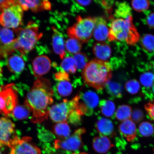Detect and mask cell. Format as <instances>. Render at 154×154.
<instances>
[{"label":"cell","mask_w":154,"mask_h":154,"mask_svg":"<svg viewBox=\"0 0 154 154\" xmlns=\"http://www.w3.org/2000/svg\"><path fill=\"white\" fill-rule=\"evenodd\" d=\"M54 94L51 82L47 79L38 78L35 82L25 101L32 112V123H42L47 120L50 106L53 103Z\"/></svg>","instance_id":"obj_1"},{"label":"cell","mask_w":154,"mask_h":154,"mask_svg":"<svg viewBox=\"0 0 154 154\" xmlns=\"http://www.w3.org/2000/svg\"><path fill=\"white\" fill-rule=\"evenodd\" d=\"M83 79L86 84L98 90L105 87L112 78V69L108 61L94 59L83 70Z\"/></svg>","instance_id":"obj_2"},{"label":"cell","mask_w":154,"mask_h":154,"mask_svg":"<svg viewBox=\"0 0 154 154\" xmlns=\"http://www.w3.org/2000/svg\"><path fill=\"white\" fill-rule=\"evenodd\" d=\"M140 36L133 23L132 15L126 18L114 19L109 29L108 40L125 42L130 45L135 44L140 40Z\"/></svg>","instance_id":"obj_3"},{"label":"cell","mask_w":154,"mask_h":154,"mask_svg":"<svg viewBox=\"0 0 154 154\" xmlns=\"http://www.w3.org/2000/svg\"><path fill=\"white\" fill-rule=\"evenodd\" d=\"M17 36L15 43L17 50L22 55H26L34 49L43 36L38 31V25L30 21L24 28L13 29Z\"/></svg>","instance_id":"obj_4"},{"label":"cell","mask_w":154,"mask_h":154,"mask_svg":"<svg viewBox=\"0 0 154 154\" xmlns=\"http://www.w3.org/2000/svg\"><path fill=\"white\" fill-rule=\"evenodd\" d=\"M95 24V18L77 17L75 23L67 30L70 38H76L82 43H87L93 35Z\"/></svg>","instance_id":"obj_5"},{"label":"cell","mask_w":154,"mask_h":154,"mask_svg":"<svg viewBox=\"0 0 154 154\" xmlns=\"http://www.w3.org/2000/svg\"><path fill=\"white\" fill-rule=\"evenodd\" d=\"M79 99V95H77L70 100L64 99L52 106L49 112L50 118L55 122H67L71 112L77 109Z\"/></svg>","instance_id":"obj_6"},{"label":"cell","mask_w":154,"mask_h":154,"mask_svg":"<svg viewBox=\"0 0 154 154\" xmlns=\"http://www.w3.org/2000/svg\"><path fill=\"white\" fill-rule=\"evenodd\" d=\"M18 101L14 84H8L0 87V113L8 116L17 106Z\"/></svg>","instance_id":"obj_7"},{"label":"cell","mask_w":154,"mask_h":154,"mask_svg":"<svg viewBox=\"0 0 154 154\" xmlns=\"http://www.w3.org/2000/svg\"><path fill=\"white\" fill-rule=\"evenodd\" d=\"M23 10L17 2L4 10L0 14V24L5 28L15 29L22 24Z\"/></svg>","instance_id":"obj_8"},{"label":"cell","mask_w":154,"mask_h":154,"mask_svg":"<svg viewBox=\"0 0 154 154\" xmlns=\"http://www.w3.org/2000/svg\"><path fill=\"white\" fill-rule=\"evenodd\" d=\"M83 128H79L72 135L64 139H57L54 141L55 149H61L67 151H75L80 149L82 146V136L85 133Z\"/></svg>","instance_id":"obj_9"},{"label":"cell","mask_w":154,"mask_h":154,"mask_svg":"<svg viewBox=\"0 0 154 154\" xmlns=\"http://www.w3.org/2000/svg\"><path fill=\"white\" fill-rule=\"evenodd\" d=\"M18 138L15 134L14 124L8 119L0 118V147L5 145L11 148L13 142Z\"/></svg>","instance_id":"obj_10"},{"label":"cell","mask_w":154,"mask_h":154,"mask_svg":"<svg viewBox=\"0 0 154 154\" xmlns=\"http://www.w3.org/2000/svg\"><path fill=\"white\" fill-rule=\"evenodd\" d=\"M77 109L82 115L90 116L93 113V109L99 103V96L92 91H88L79 95Z\"/></svg>","instance_id":"obj_11"},{"label":"cell","mask_w":154,"mask_h":154,"mask_svg":"<svg viewBox=\"0 0 154 154\" xmlns=\"http://www.w3.org/2000/svg\"><path fill=\"white\" fill-rule=\"evenodd\" d=\"M13 154H42L41 150L32 142V138L26 137L17 138L11 148Z\"/></svg>","instance_id":"obj_12"},{"label":"cell","mask_w":154,"mask_h":154,"mask_svg":"<svg viewBox=\"0 0 154 154\" xmlns=\"http://www.w3.org/2000/svg\"><path fill=\"white\" fill-rule=\"evenodd\" d=\"M51 67V61L47 56L40 55L36 57L32 62L34 76L38 78H41L49 72Z\"/></svg>","instance_id":"obj_13"},{"label":"cell","mask_w":154,"mask_h":154,"mask_svg":"<svg viewBox=\"0 0 154 154\" xmlns=\"http://www.w3.org/2000/svg\"><path fill=\"white\" fill-rule=\"evenodd\" d=\"M23 11L30 9L34 12L45 10L49 11L51 9V4L48 1H17Z\"/></svg>","instance_id":"obj_14"},{"label":"cell","mask_w":154,"mask_h":154,"mask_svg":"<svg viewBox=\"0 0 154 154\" xmlns=\"http://www.w3.org/2000/svg\"><path fill=\"white\" fill-rule=\"evenodd\" d=\"M93 35L95 39L100 42H103L108 38L109 29L106 22L102 17L95 18V24Z\"/></svg>","instance_id":"obj_15"},{"label":"cell","mask_w":154,"mask_h":154,"mask_svg":"<svg viewBox=\"0 0 154 154\" xmlns=\"http://www.w3.org/2000/svg\"><path fill=\"white\" fill-rule=\"evenodd\" d=\"M120 134L129 142L133 141L137 136L136 125L130 119L123 121L119 125Z\"/></svg>","instance_id":"obj_16"},{"label":"cell","mask_w":154,"mask_h":154,"mask_svg":"<svg viewBox=\"0 0 154 154\" xmlns=\"http://www.w3.org/2000/svg\"><path fill=\"white\" fill-rule=\"evenodd\" d=\"M52 45L55 53L58 55L61 59L65 55V47L63 36L54 27H53Z\"/></svg>","instance_id":"obj_17"},{"label":"cell","mask_w":154,"mask_h":154,"mask_svg":"<svg viewBox=\"0 0 154 154\" xmlns=\"http://www.w3.org/2000/svg\"><path fill=\"white\" fill-rule=\"evenodd\" d=\"M92 146L97 153L105 154L113 147V145L107 136L100 135L94 138L92 141Z\"/></svg>","instance_id":"obj_18"},{"label":"cell","mask_w":154,"mask_h":154,"mask_svg":"<svg viewBox=\"0 0 154 154\" xmlns=\"http://www.w3.org/2000/svg\"><path fill=\"white\" fill-rule=\"evenodd\" d=\"M96 128L100 135L112 136L114 135V126L109 119L99 117L96 123Z\"/></svg>","instance_id":"obj_19"},{"label":"cell","mask_w":154,"mask_h":154,"mask_svg":"<svg viewBox=\"0 0 154 154\" xmlns=\"http://www.w3.org/2000/svg\"><path fill=\"white\" fill-rule=\"evenodd\" d=\"M93 51L98 59L103 61L106 60L109 58L111 54L110 46L103 42H97L94 44Z\"/></svg>","instance_id":"obj_20"},{"label":"cell","mask_w":154,"mask_h":154,"mask_svg":"<svg viewBox=\"0 0 154 154\" xmlns=\"http://www.w3.org/2000/svg\"><path fill=\"white\" fill-rule=\"evenodd\" d=\"M7 65L10 72L18 74L24 70L25 64L22 57L15 55L9 58L7 60Z\"/></svg>","instance_id":"obj_21"},{"label":"cell","mask_w":154,"mask_h":154,"mask_svg":"<svg viewBox=\"0 0 154 154\" xmlns=\"http://www.w3.org/2000/svg\"><path fill=\"white\" fill-rule=\"evenodd\" d=\"M73 88L70 80L59 81L56 86L55 90L56 94L60 97H66L70 95Z\"/></svg>","instance_id":"obj_22"},{"label":"cell","mask_w":154,"mask_h":154,"mask_svg":"<svg viewBox=\"0 0 154 154\" xmlns=\"http://www.w3.org/2000/svg\"><path fill=\"white\" fill-rule=\"evenodd\" d=\"M53 132L58 138L64 139L70 136V128L67 122L57 123L54 125Z\"/></svg>","instance_id":"obj_23"},{"label":"cell","mask_w":154,"mask_h":154,"mask_svg":"<svg viewBox=\"0 0 154 154\" xmlns=\"http://www.w3.org/2000/svg\"><path fill=\"white\" fill-rule=\"evenodd\" d=\"M99 105L101 112L104 116L111 117L115 114V106L112 101L103 100L100 102Z\"/></svg>","instance_id":"obj_24"},{"label":"cell","mask_w":154,"mask_h":154,"mask_svg":"<svg viewBox=\"0 0 154 154\" xmlns=\"http://www.w3.org/2000/svg\"><path fill=\"white\" fill-rule=\"evenodd\" d=\"M132 114V109L130 106L122 105L117 109L115 113V117L118 120L124 121L130 119Z\"/></svg>","instance_id":"obj_25"},{"label":"cell","mask_w":154,"mask_h":154,"mask_svg":"<svg viewBox=\"0 0 154 154\" xmlns=\"http://www.w3.org/2000/svg\"><path fill=\"white\" fill-rule=\"evenodd\" d=\"M61 66L63 71L67 74H74L76 71V65L74 57H67L63 60Z\"/></svg>","instance_id":"obj_26"},{"label":"cell","mask_w":154,"mask_h":154,"mask_svg":"<svg viewBox=\"0 0 154 154\" xmlns=\"http://www.w3.org/2000/svg\"><path fill=\"white\" fill-rule=\"evenodd\" d=\"M14 33L13 30L5 27L2 28L0 30V42L3 45L11 43L16 38Z\"/></svg>","instance_id":"obj_27"},{"label":"cell","mask_w":154,"mask_h":154,"mask_svg":"<svg viewBox=\"0 0 154 154\" xmlns=\"http://www.w3.org/2000/svg\"><path fill=\"white\" fill-rule=\"evenodd\" d=\"M65 47L69 53L76 54L79 53L81 50L82 44L81 42L76 38H70L66 40Z\"/></svg>","instance_id":"obj_28"},{"label":"cell","mask_w":154,"mask_h":154,"mask_svg":"<svg viewBox=\"0 0 154 154\" xmlns=\"http://www.w3.org/2000/svg\"><path fill=\"white\" fill-rule=\"evenodd\" d=\"M131 15V11L128 4L126 2L119 3L116 10L115 16L117 18H126Z\"/></svg>","instance_id":"obj_29"},{"label":"cell","mask_w":154,"mask_h":154,"mask_svg":"<svg viewBox=\"0 0 154 154\" xmlns=\"http://www.w3.org/2000/svg\"><path fill=\"white\" fill-rule=\"evenodd\" d=\"M108 93L112 97L120 98L122 96V89L120 85L109 81L105 86Z\"/></svg>","instance_id":"obj_30"},{"label":"cell","mask_w":154,"mask_h":154,"mask_svg":"<svg viewBox=\"0 0 154 154\" xmlns=\"http://www.w3.org/2000/svg\"><path fill=\"white\" fill-rule=\"evenodd\" d=\"M142 48L146 51L151 53L154 51V36L152 34L145 35L141 41Z\"/></svg>","instance_id":"obj_31"},{"label":"cell","mask_w":154,"mask_h":154,"mask_svg":"<svg viewBox=\"0 0 154 154\" xmlns=\"http://www.w3.org/2000/svg\"><path fill=\"white\" fill-rule=\"evenodd\" d=\"M30 111L27 107L17 105L12 113L15 118L18 120L26 119L29 116Z\"/></svg>","instance_id":"obj_32"},{"label":"cell","mask_w":154,"mask_h":154,"mask_svg":"<svg viewBox=\"0 0 154 154\" xmlns=\"http://www.w3.org/2000/svg\"><path fill=\"white\" fill-rule=\"evenodd\" d=\"M74 58L76 61L77 69H84L88 63V58L85 54L79 53L74 56Z\"/></svg>","instance_id":"obj_33"},{"label":"cell","mask_w":154,"mask_h":154,"mask_svg":"<svg viewBox=\"0 0 154 154\" xmlns=\"http://www.w3.org/2000/svg\"><path fill=\"white\" fill-rule=\"evenodd\" d=\"M139 130L142 136L148 137L153 134L154 128L150 122H144L140 125Z\"/></svg>","instance_id":"obj_34"},{"label":"cell","mask_w":154,"mask_h":154,"mask_svg":"<svg viewBox=\"0 0 154 154\" xmlns=\"http://www.w3.org/2000/svg\"><path fill=\"white\" fill-rule=\"evenodd\" d=\"M140 83L144 86L150 88L154 84V75L151 72H146L140 76Z\"/></svg>","instance_id":"obj_35"},{"label":"cell","mask_w":154,"mask_h":154,"mask_svg":"<svg viewBox=\"0 0 154 154\" xmlns=\"http://www.w3.org/2000/svg\"><path fill=\"white\" fill-rule=\"evenodd\" d=\"M131 4L134 10L139 12L146 10L149 8L150 5L149 1L145 0L133 1Z\"/></svg>","instance_id":"obj_36"},{"label":"cell","mask_w":154,"mask_h":154,"mask_svg":"<svg viewBox=\"0 0 154 154\" xmlns=\"http://www.w3.org/2000/svg\"><path fill=\"white\" fill-rule=\"evenodd\" d=\"M127 91L132 94L137 93L140 89L139 82L136 80L128 81L125 85Z\"/></svg>","instance_id":"obj_37"},{"label":"cell","mask_w":154,"mask_h":154,"mask_svg":"<svg viewBox=\"0 0 154 154\" xmlns=\"http://www.w3.org/2000/svg\"><path fill=\"white\" fill-rule=\"evenodd\" d=\"M82 116L81 113L76 109L71 112L69 115L67 121L72 124H78L81 120Z\"/></svg>","instance_id":"obj_38"},{"label":"cell","mask_w":154,"mask_h":154,"mask_svg":"<svg viewBox=\"0 0 154 154\" xmlns=\"http://www.w3.org/2000/svg\"><path fill=\"white\" fill-rule=\"evenodd\" d=\"M40 139L43 142H49L54 139L55 136L49 131L42 130L39 134Z\"/></svg>","instance_id":"obj_39"},{"label":"cell","mask_w":154,"mask_h":154,"mask_svg":"<svg viewBox=\"0 0 154 154\" xmlns=\"http://www.w3.org/2000/svg\"><path fill=\"white\" fill-rule=\"evenodd\" d=\"M144 107L148 114L154 121V100L146 103Z\"/></svg>","instance_id":"obj_40"},{"label":"cell","mask_w":154,"mask_h":154,"mask_svg":"<svg viewBox=\"0 0 154 154\" xmlns=\"http://www.w3.org/2000/svg\"><path fill=\"white\" fill-rule=\"evenodd\" d=\"M17 3V1L13 0L0 1V12H2L5 9Z\"/></svg>","instance_id":"obj_41"},{"label":"cell","mask_w":154,"mask_h":154,"mask_svg":"<svg viewBox=\"0 0 154 154\" xmlns=\"http://www.w3.org/2000/svg\"><path fill=\"white\" fill-rule=\"evenodd\" d=\"M55 78L58 81L62 80H70L68 74L64 71H61L55 74Z\"/></svg>","instance_id":"obj_42"},{"label":"cell","mask_w":154,"mask_h":154,"mask_svg":"<svg viewBox=\"0 0 154 154\" xmlns=\"http://www.w3.org/2000/svg\"><path fill=\"white\" fill-rule=\"evenodd\" d=\"M131 117L134 121L136 122H138L143 118V113L141 111L136 110L132 113Z\"/></svg>","instance_id":"obj_43"},{"label":"cell","mask_w":154,"mask_h":154,"mask_svg":"<svg viewBox=\"0 0 154 154\" xmlns=\"http://www.w3.org/2000/svg\"><path fill=\"white\" fill-rule=\"evenodd\" d=\"M147 23L150 28L154 29V13L148 15L147 18Z\"/></svg>","instance_id":"obj_44"},{"label":"cell","mask_w":154,"mask_h":154,"mask_svg":"<svg viewBox=\"0 0 154 154\" xmlns=\"http://www.w3.org/2000/svg\"><path fill=\"white\" fill-rule=\"evenodd\" d=\"M79 5L84 6L89 5L92 2L91 1H76Z\"/></svg>","instance_id":"obj_45"},{"label":"cell","mask_w":154,"mask_h":154,"mask_svg":"<svg viewBox=\"0 0 154 154\" xmlns=\"http://www.w3.org/2000/svg\"><path fill=\"white\" fill-rule=\"evenodd\" d=\"M3 70L1 65H0V78L2 75Z\"/></svg>","instance_id":"obj_46"},{"label":"cell","mask_w":154,"mask_h":154,"mask_svg":"<svg viewBox=\"0 0 154 154\" xmlns=\"http://www.w3.org/2000/svg\"><path fill=\"white\" fill-rule=\"evenodd\" d=\"M72 154H88V153H73Z\"/></svg>","instance_id":"obj_47"},{"label":"cell","mask_w":154,"mask_h":154,"mask_svg":"<svg viewBox=\"0 0 154 154\" xmlns=\"http://www.w3.org/2000/svg\"><path fill=\"white\" fill-rule=\"evenodd\" d=\"M152 91L153 92V94H154V84L152 86Z\"/></svg>","instance_id":"obj_48"},{"label":"cell","mask_w":154,"mask_h":154,"mask_svg":"<svg viewBox=\"0 0 154 154\" xmlns=\"http://www.w3.org/2000/svg\"><path fill=\"white\" fill-rule=\"evenodd\" d=\"M9 154H13L12 153H11V152H10V153H9Z\"/></svg>","instance_id":"obj_49"},{"label":"cell","mask_w":154,"mask_h":154,"mask_svg":"<svg viewBox=\"0 0 154 154\" xmlns=\"http://www.w3.org/2000/svg\"><path fill=\"white\" fill-rule=\"evenodd\" d=\"M0 154H2L1 151H0Z\"/></svg>","instance_id":"obj_50"},{"label":"cell","mask_w":154,"mask_h":154,"mask_svg":"<svg viewBox=\"0 0 154 154\" xmlns=\"http://www.w3.org/2000/svg\"></svg>","instance_id":"obj_51"},{"label":"cell","mask_w":154,"mask_h":154,"mask_svg":"<svg viewBox=\"0 0 154 154\" xmlns=\"http://www.w3.org/2000/svg\"><path fill=\"white\" fill-rule=\"evenodd\" d=\"M0 30H1V29H0Z\"/></svg>","instance_id":"obj_52"}]
</instances>
